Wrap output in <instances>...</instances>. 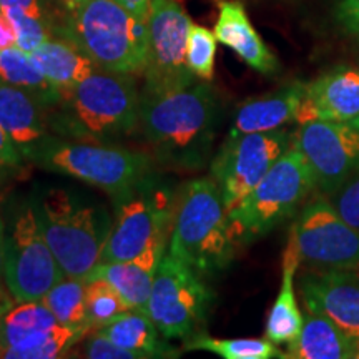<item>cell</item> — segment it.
<instances>
[{
	"label": "cell",
	"instance_id": "cell-1",
	"mask_svg": "<svg viewBox=\"0 0 359 359\" xmlns=\"http://www.w3.org/2000/svg\"><path fill=\"white\" fill-rule=\"evenodd\" d=\"M218 120V97L208 83L195 82L163 95H142L138 127L155 158L167 168H203Z\"/></svg>",
	"mask_w": 359,
	"mask_h": 359
},
{
	"label": "cell",
	"instance_id": "cell-2",
	"mask_svg": "<svg viewBox=\"0 0 359 359\" xmlns=\"http://www.w3.org/2000/svg\"><path fill=\"white\" fill-rule=\"evenodd\" d=\"M177 195L163 178L150 173L115 198V222L100 262H135L156 273L170 245Z\"/></svg>",
	"mask_w": 359,
	"mask_h": 359
},
{
	"label": "cell",
	"instance_id": "cell-3",
	"mask_svg": "<svg viewBox=\"0 0 359 359\" xmlns=\"http://www.w3.org/2000/svg\"><path fill=\"white\" fill-rule=\"evenodd\" d=\"M236 246L228 210L213 177L183 185L177 195L170 253L206 278L233 262Z\"/></svg>",
	"mask_w": 359,
	"mask_h": 359
},
{
	"label": "cell",
	"instance_id": "cell-4",
	"mask_svg": "<svg viewBox=\"0 0 359 359\" xmlns=\"http://www.w3.org/2000/svg\"><path fill=\"white\" fill-rule=\"evenodd\" d=\"M55 37L75 43L97 69L143 75L148 24L115 0H88L57 27Z\"/></svg>",
	"mask_w": 359,
	"mask_h": 359
},
{
	"label": "cell",
	"instance_id": "cell-5",
	"mask_svg": "<svg viewBox=\"0 0 359 359\" xmlns=\"http://www.w3.org/2000/svg\"><path fill=\"white\" fill-rule=\"evenodd\" d=\"M140 100L135 75L97 69L62 97L53 128L65 137L110 143L138 127Z\"/></svg>",
	"mask_w": 359,
	"mask_h": 359
},
{
	"label": "cell",
	"instance_id": "cell-6",
	"mask_svg": "<svg viewBox=\"0 0 359 359\" xmlns=\"http://www.w3.org/2000/svg\"><path fill=\"white\" fill-rule=\"evenodd\" d=\"M313 190H316V183L309 165L298 147L291 143L266 177L228 212L236 243H250L294 217Z\"/></svg>",
	"mask_w": 359,
	"mask_h": 359
},
{
	"label": "cell",
	"instance_id": "cell-7",
	"mask_svg": "<svg viewBox=\"0 0 359 359\" xmlns=\"http://www.w3.org/2000/svg\"><path fill=\"white\" fill-rule=\"evenodd\" d=\"M45 240L67 278L85 280L100 263L110 228L97 206L65 190H50L35 208Z\"/></svg>",
	"mask_w": 359,
	"mask_h": 359
},
{
	"label": "cell",
	"instance_id": "cell-8",
	"mask_svg": "<svg viewBox=\"0 0 359 359\" xmlns=\"http://www.w3.org/2000/svg\"><path fill=\"white\" fill-rule=\"evenodd\" d=\"M48 172L64 173L118 198L154 173L151 158L128 148L105 143H79L48 137L35 156Z\"/></svg>",
	"mask_w": 359,
	"mask_h": 359
},
{
	"label": "cell",
	"instance_id": "cell-9",
	"mask_svg": "<svg viewBox=\"0 0 359 359\" xmlns=\"http://www.w3.org/2000/svg\"><path fill=\"white\" fill-rule=\"evenodd\" d=\"M201 278L170 251L161 258L145 309L167 339H188L203 327L215 294Z\"/></svg>",
	"mask_w": 359,
	"mask_h": 359
},
{
	"label": "cell",
	"instance_id": "cell-10",
	"mask_svg": "<svg viewBox=\"0 0 359 359\" xmlns=\"http://www.w3.org/2000/svg\"><path fill=\"white\" fill-rule=\"evenodd\" d=\"M55 255L45 240L35 206H24L13 218L6 238L4 281L15 303L42 302L64 280Z\"/></svg>",
	"mask_w": 359,
	"mask_h": 359
},
{
	"label": "cell",
	"instance_id": "cell-11",
	"mask_svg": "<svg viewBox=\"0 0 359 359\" xmlns=\"http://www.w3.org/2000/svg\"><path fill=\"white\" fill-rule=\"evenodd\" d=\"M148 64L142 95L154 97L195 83L187 64L188 34L193 22L177 0H151L147 17Z\"/></svg>",
	"mask_w": 359,
	"mask_h": 359
},
{
	"label": "cell",
	"instance_id": "cell-12",
	"mask_svg": "<svg viewBox=\"0 0 359 359\" xmlns=\"http://www.w3.org/2000/svg\"><path fill=\"white\" fill-rule=\"evenodd\" d=\"M288 238L299 263L311 269H359V230L341 218L325 195L299 210Z\"/></svg>",
	"mask_w": 359,
	"mask_h": 359
},
{
	"label": "cell",
	"instance_id": "cell-13",
	"mask_svg": "<svg viewBox=\"0 0 359 359\" xmlns=\"http://www.w3.org/2000/svg\"><path fill=\"white\" fill-rule=\"evenodd\" d=\"M291 143L293 133L285 128L228 135L210 167L228 212L266 177Z\"/></svg>",
	"mask_w": 359,
	"mask_h": 359
},
{
	"label": "cell",
	"instance_id": "cell-14",
	"mask_svg": "<svg viewBox=\"0 0 359 359\" xmlns=\"http://www.w3.org/2000/svg\"><path fill=\"white\" fill-rule=\"evenodd\" d=\"M293 145L309 165L316 190L333 195L359 167V115L299 123Z\"/></svg>",
	"mask_w": 359,
	"mask_h": 359
},
{
	"label": "cell",
	"instance_id": "cell-15",
	"mask_svg": "<svg viewBox=\"0 0 359 359\" xmlns=\"http://www.w3.org/2000/svg\"><path fill=\"white\" fill-rule=\"evenodd\" d=\"M298 293L306 311L323 314L359 341L358 269H313L299 278Z\"/></svg>",
	"mask_w": 359,
	"mask_h": 359
},
{
	"label": "cell",
	"instance_id": "cell-16",
	"mask_svg": "<svg viewBox=\"0 0 359 359\" xmlns=\"http://www.w3.org/2000/svg\"><path fill=\"white\" fill-rule=\"evenodd\" d=\"M359 115V70L338 67L306 83L296 123L346 120Z\"/></svg>",
	"mask_w": 359,
	"mask_h": 359
},
{
	"label": "cell",
	"instance_id": "cell-17",
	"mask_svg": "<svg viewBox=\"0 0 359 359\" xmlns=\"http://www.w3.org/2000/svg\"><path fill=\"white\" fill-rule=\"evenodd\" d=\"M43 110L30 93L0 79V127L25 160L34 161L48 138Z\"/></svg>",
	"mask_w": 359,
	"mask_h": 359
},
{
	"label": "cell",
	"instance_id": "cell-18",
	"mask_svg": "<svg viewBox=\"0 0 359 359\" xmlns=\"http://www.w3.org/2000/svg\"><path fill=\"white\" fill-rule=\"evenodd\" d=\"M213 32L218 42L231 48L246 65L259 74L273 75L280 67L275 53L269 50L251 25L243 4L238 0H219Z\"/></svg>",
	"mask_w": 359,
	"mask_h": 359
},
{
	"label": "cell",
	"instance_id": "cell-19",
	"mask_svg": "<svg viewBox=\"0 0 359 359\" xmlns=\"http://www.w3.org/2000/svg\"><path fill=\"white\" fill-rule=\"evenodd\" d=\"M60 325L43 302L12 304L0 321V358L27 359Z\"/></svg>",
	"mask_w": 359,
	"mask_h": 359
},
{
	"label": "cell",
	"instance_id": "cell-20",
	"mask_svg": "<svg viewBox=\"0 0 359 359\" xmlns=\"http://www.w3.org/2000/svg\"><path fill=\"white\" fill-rule=\"evenodd\" d=\"M306 83L291 82L276 92L241 103L236 109L230 135L271 132L296 122Z\"/></svg>",
	"mask_w": 359,
	"mask_h": 359
},
{
	"label": "cell",
	"instance_id": "cell-21",
	"mask_svg": "<svg viewBox=\"0 0 359 359\" xmlns=\"http://www.w3.org/2000/svg\"><path fill=\"white\" fill-rule=\"evenodd\" d=\"M298 338L286 344L288 359H358V339L326 316L309 313Z\"/></svg>",
	"mask_w": 359,
	"mask_h": 359
},
{
	"label": "cell",
	"instance_id": "cell-22",
	"mask_svg": "<svg viewBox=\"0 0 359 359\" xmlns=\"http://www.w3.org/2000/svg\"><path fill=\"white\" fill-rule=\"evenodd\" d=\"M95 331L114 341L120 348L137 353L140 359L182 356V349L168 343L148 316L147 309H128L122 316Z\"/></svg>",
	"mask_w": 359,
	"mask_h": 359
},
{
	"label": "cell",
	"instance_id": "cell-23",
	"mask_svg": "<svg viewBox=\"0 0 359 359\" xmlns=\"http://www.w3.org/2000/svg\"><path fill=\"white\" fill-rule=\"evenodd\" d=\"M30 55L45 77L60 90L62 97L97 70V65L77 45L64 37L48 39Z\"/></svg>",
	"mask_w": 359,
	"mask_h": 359
},
{
	"label": "cell",
	"instance_id": "cell-24",
	"mask_svg": "<svg viewBox=\"0 0 359 359\" xmlns=\"http://www.w3.org/2000/svg\"><path fill=\"white\" fill-rule=\"evenodd\" d=\"M299 264L302 263H299L293 241L288 238V245L283 253L281 288L266 320V339L275 343L276 346L290 344L291 341L298 338L304 323L294 291V276Z\"/></svg>",
	"mask_w": 359,
	"mask_h": 359
},
{
	"label": "cell",
	"instance_id": "cell-25",
	"mask_svg": "<svg viewBox=\"0 0 359 359\" xmlns=\"http://www.w3.org/2000/svg\"><path fill=\"white\" fill-rule=\"evenodd\" d=\"M0 79L25 90L45 110L55 109L62 102L60 90L45 77L32 55L17 45L0 50Z\"/></svg>",
	"mask_w": 359,
	"mask_h": 359
},
{
	"label": "cell",
	"instance_id": "cell-26",
	"mask_svg": "<svg viewBox=\"0 0 359 359\" xmlns=\"http://www.w3.org/2000/svg\"><path fill=\"white\" fill-rule=\"evenodd\" d=\"M155 273L135 262H100L83 281L102 280L118 291L130 309H145Z\"/></svg>",
	"mask_w": 359,
	"mask_h": 359
},
{
	"label": "cell",
	"instance_id": "cell-27",
	"mask_svg": "<svg viewBox=\"0 0 359 359\" xmlns=\"http://www.w3.org/2000/svg\"><path fill=\"white\" fill-rule=\"evenodd\" d=\"M45 303L60 325L75 330H92L85 304V281L77 278H64L43 296Z\"/></svg>",
	"mask_w": 359,
	"mask_h": 359
},
{
	"label": "cell",
	"instance_id": "cell-28",
	"mask_svg": "<svg viewBox=\"0 0 359 359\" xmlns=\"http://www.w3.org/2000/svg\"><path fill=\"white\" fill-rule=\"evenodd\" d=\"M187 351L203 349L224 359H271L285 358L275 343L269 339L258 338H238V339H218L212 338L203 331L185 339Z\"/></svg>",
	"mask_w": 359,
	"mask_h": 359
},
{
	"label": "cell",
	"instance_id": "cell-29",
	"mask_svg": "<svg viewBox=\"0 0 359 359\" xmlns=\"http://www.w3.org/2000/svg\"><path fill=\"white\" fill-rule=\"evenodd\" d=\"M85 304L92 330L109 325L130 309L118 291L102 280L85 281Z\"/></svg>",
	"mask_w": 359,
	"mask_h": 359
},
{
	"label": "cell",
	"instance_id": "cell-30",
	"mask_svg": "<svg viewBox=\"0 0 359 359\" xmlns=\"http://www.w3.org/2000/svg\"><path fill=\"white\" fill-rule=\"evenodd\" d=\"M215 55H217V35L201 25H191L188 34L187 64L196 79L210 82L215 74Z\"/></svg>",
	"mask_w": 359,
	"mask_h": 359
},
{
	"label": "cell",
	"instance_id": "cell-31",
	"mask_svg": "<svg viewBox=\"0 0 359 359\" xmlns=\"http://www.w3.org/2000/svg\"><path fill=\"white\" fill-rule=\"evenodd\" d=\"M2 13L12 24L17 40L15 45L22 50L32 53L35 48H39L48 39L55 37V30H53V25L48 20L30 15L24 11H17V8H11V11Z\"/></svg>",
	"mask_w": 359,
	"mask_h": 359
},
{
	"label": "cell",
	"instance_id": "cell-32",
	"mask_svg": "<svg viewBox=\"0 0 359 359\" xmlns=\"http://www.w3.org/2000/svg\"><path fill=\"white\" fill-rule=\"evenodd\" d=\"M327 200L344 222L359 230V167Z\"/></svg>",
	"mask_w": 359,
	"mask_h": 359
},
{
	"label": "cell",
	"instance_id": "cell-33",
	"mask_svg": "<svg viewBox=\"0 0 359 359\" xmlns=\"http://www.w3.org/2000/svg\"><path fill=\"white\" fill-rule=\"evenodd\" d=\"M77 356L88 359H140L137 353L130 349L120 348L114 341L93 330V333H88L80 339V354Z\"/></svg>",
	"mask_w": 359,
	"mask_h": 359
},
{
	"label": "cell",
	"instance_id": "cell-34",
	"mask_svg": "<svg viewBox=\"0 0 359 359\" xmlns=\"http://www.w3.org/2000/svg\"><path fill=\"white\" fill-rule=\"evenodd\" d=\"M336 17L348 34L359 37V0H339Z\"/></svg>",
	"mask_w": 359,
	"mask_h": 359
},
{
	"label": "cell",
	"instance_id": "cell-35",
	"mask_svg": "<svg viewBox=\"0 0 359 359\" xmlns=\"http://www.w3.org/2000/svg\"><path fill=\"white\" fill-rule=\"evenodd\" d=\"M24 155L20 154L15 143L6 133V130L0 127V167L6 170H19L24 165Z\"/></svg>",
	"mask_w": 359,
	"mask_h": 359
},
{
	"label": "cell",
	"instance_id": "cell-36",
	"mask_svg": "<svg viewBox=\"0 0 359 359\" xmlns=\"http://www.w3.org/2000/svg\"><path fill=\"white\" fill-rule=\"evenodd\" d=\"M11 8H17V11H24L30 15L40 17V19L48 20L53 25L50 13H48V8L45 6V0H0V12L11 11Z\"/></svg>",
	"mask_w": 359,
	"mask_h": 359
},
{
	"label": "cell",
	"instance_id": "cell-37",
	"mask_svg": "<svg viewBox=\"0 0 359 359\" xmlns=\"http://www.w3.org/2000/svg\"><path fill=\"white\" fill-rule=\"evenodd\" d=\"M85 2H88V0H45V6H47V8L52 7L53 11L58 13V22H57V27H58L67 15L74 13L77 8L82 7ZM48 13H50V11H48ZM57 27H53V29L57 30Z\"/></svg>",
	"mask_w": 359,
	"mask_h": 359
},
{
	"label": "cell",
	"instance_id": "cell-38",
	"mask_svg": "<svg viewBox=\"0 0 359 359\" xmlns=\"http://www.w3.org/2000/svg\"><path fill=\"white\" fill-rule=\"evenodd\" d=\"M17 43L15 32H13V27L6 15L0 12V50L4 48L13 47Z\"/></svg>",
	"mask_w": 359,
	"mask_h": 359
},
{
	"label": "cell",
	"instance_id": "cell-39",
	"mask_svg": "<svg viewBox=\"0 0 359 359\" xmlns=\"http://www.w3.org/2000/svg\"><path fill=\"white\" fill-rule=\"evenodd\" d=\"M120 6H123L127 11L135 13L140 19H145L148 17V11H150L151 0H115Z\"/></svg>",
	"mask_w": 359,
	"mask_h": 359
},
{
	"label": "cell",
	"instance_id": "cell-40",
	"mask_svg": "<svg viewBox=\"0 0 359 359\" xmlns=\"http://www.w3.org/2000/svg\"><path fill=\"white\" fill-rule=\"evenodd\" d=\"M6 230H4V223L0 219V293L8 291L4 281V263H6Z\"/></svg>",
	"mask_w": 359,
	"mask_h": 359
},
{
	"label": "cell",
	"instance_id": "cell-41",
	"mask_svg": "<svg viewBox=\"0 0 359 359\" xmlns=\"http://www.w3.org/2000/svg\"><path fill=\"white\" fill-rule=\"evenodd\" d=\"M12 304H13V299L8 298V291H4V293H0V321H2L4 313H6L7 309L12 306Z\"/></svg>",
	"mask_w": 359,
	"mask_h": 359
},
{
	"label": "cell",
	"instance_id": "cell-42",
	"mask_svg": "<svg viewBox=\"0 0 359 359\" xmlns=\"http://www.w3.org/2000/svg\"><path fill=\"white\" fill-rule=\"evenodd\" d=\"M358 359H359V341H358Z\"/></svg>",
	"mask_w": 359,
	"mask_h": 359
},
{
	"label": "cell",
	"instance_id": "cell-43",
	"mask_svg": "<svg viewBox=\"0 0 359 359\" xmlns=\"http://www.w3.org/2000/svg\"><path fill=\"white\" fill-rule=\"evenodd\" d=\"M2 170H6V168H4V167H0V172H2Z\"/></svg>",
	"mask_w": 359,
	"mask_h": 359
}]
</instances>
